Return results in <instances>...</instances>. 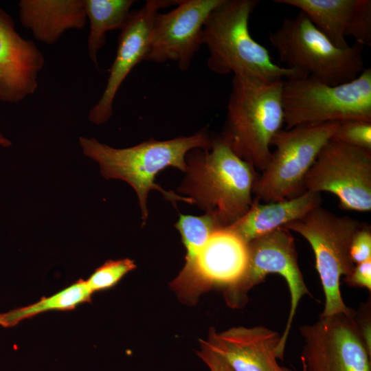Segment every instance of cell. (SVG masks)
Masks as SVG:
<instances>
[{
  "instance_id": "obj_1",
  "label": "cell",
  "mask_w": 371,
  "mask_h": 371,
  "mask_svg": "<svg viewBox=\"0 0 371 371\" xmlns=\"http://www.w3.org/2000/svg\"><path fill=\"white\" fill-rule=\"evenodd\" d=\"M212 137L207 129L189 136H181L167 140L150 138L133 146L115 148L98 139L79 137L83 154L95 161L100 173L106 179H119L129 184L137 194L141 211L142 225L148 218L147 205L150 191H159L166 199L176 205L190 201L172 191H167L155 182V176L168 167L185 172L187 168L186 156L194 149L208 150Z\"/></svg>"
},
{
  "instance_id": "obj_6",
  "label": "cell",
  "mask_w": 371,
  "mask_h": 371,
  "mask_svg": "<svg viewBox=\"0 0 371 371\" xmlns=\"http://www.w3.org/2000/svg\"><path fill=\"white\" fill-rule=\"evenodd\" d=\"M282 100L287 129L350 120L371 122V69L336 85L310 76L286 79Z\"/></svg>"
},
{
  "instance_id": "obj_15",
  "label": "cell",
  "mask_w": 371,
  "mask_h": 371,
  "mask_svg": "<svg viewBox=\"0 0 371 371\" xmlns=\"http://www.w3.org/2000/svg\"><path fill=\"white\" fill-rule=\"evenodd\" d=\"M44 65L41 51L17 32L12 17L0 7V100L18 103L34 94Z\"/></svg>"
},
{
  "instance_id": "obj_19",
  "label": "cell",
  "mask_w": 371,
  "mask_h": 371,
  "mask_svg": "<svg viewBox=\"0 0 371 371\" xmlns=\"http://www.w3.org/2000/svg\"><path fill=\"white\" fill-rule=\"evenodd\" d=\"M273 2L299 8L337 47L349 46L346 39V31L356 0H274Z\"/></svg>"
},
{
  "instance_id": "obj_26",
  "label": "cell",
  "mask_w": 371,
  "mask_h": 371,
  "mask_svg": "<svg viewBox=\"0 0 371 371\" xmlns=\"http://www.w3.org/2000/svg\"><path fill=\"white\" fill-rule=\"evenodd\" d=\"M350 255L355 265L371 260V229L362 224L355 233L350 247Z\"/></svg>"
},
{
  "instance_id": "obj_17",
  "label": "cell",
  "mask_w": 371,
  "mask_h": 371,
  "mask_svg": "<svg viewBox=\"0 0 371 371\" xmlns=\"http://www.w3.org/2000/svg\"><path fill=\"white\" fill-rule=\"evenodd\" d=\"M18 6L22 25L47 45L67 30H82L87 22L83 0H21Z\"/></svg>"
},
{
  "instance_id": "obj_14",
  "label": "cell",
  "mask_w": 371,
  "mask_h": 371,
  "mask_svg": "<svg viewBox=\"0 0 371 371\" xmlns=\"http://www.w3.org/2000/svg\"><path fill=\"white\" fill-rule=\"evenodd\" d=\"M179 2L180 0H148L142 7L131 12L120 30L116 55L105 88L89 112L91 122L104 124L113 115L114 100L122 84L132 69L145 60L153 24L159 10L177 5Z\"/></svg>"
},
{
  "instance_id": "obj_11",
  "label": "cell",
  "mask_w": 371,
  "mask_h": 371,
  "mask_svg": "<svg viewBox=\"0 0 371 371\" xmlns=\"http://www.w3.org/2000/svg\"><path fill=\"white\" fill-rule=\"evenodd\" d=\"M303 371H371L370 352L354 312L319 316L300 327Z\"/></svg>"
},
{
  "instance_id": "obj_18",
  "label": "cell",
  "mask_w": 371,
  "mask_h": 371,
  "mask_svg": "<svg viewBox=\"0 0 371 371\" xmlns=\"http://www.w3.org/2000/svg\"><path fill=\"white\" fill-rule=\"evenodd\" d=\"M320 203V194L307 190L281 201L260 203L254 199L249 210L236 222L225 228L247 245L256 238L302 218Z\"/></svg>"
},
{
  "instance_id": "obj_31",
  "label": "cell",
  "mask_w": 371,
  "mask_h": 371,
  "mask_svg": "<svg viewBox=\"0 0 371 371\" xmlns=\"http://www.w3.org/2000/svg\"><path fill=\"white\" fill-rule=\"evenodd\" d=\"M303 371V370H302Z\"/></svg>"
},
{
  "instance_id": "obj_25",
  "label": "cell",
  "mask_w": 371,
  "mask_h": 371,
  "mask_svg": "<svg viewBox=\"0 0 371 371\" xmlns=\"http://www.w3.org/2000/svg\"><path fill=\"white\" fill-rule=\"evenodd\" d=\"M361 46H371V1L356 0L355 8L346 31Z\"/></svg>"
},
{
  "instance_id": "obj_29",
  "label": "cell",
  "mask_w": 371,
  "mask_h": 371,
  "mask_svg": "<svg viewBox=\"0 0 371 371\" xmlns=\"http://www.w3.org/2000/svg\"><path fill=\"white\" fill-rule=\"evenodd\" d=\"M12 144V142L10 139L6 138L1 132H0V146L2 147H9Z\"/></svg>"
},
{
  "instance_id": "obj_24",
  "label": "cell",
  "mask_w": 371,
  "mask_h": 371,
  "mask_svg": "<svg viewBox=\"0 0 371 371\" xmlns=\"http://www.w3.org/2000/svg\"><path fill=\"white\" fill-rule=\"evenodd\" d=\"M331 139L371 151V122L350 120L339 122Z\"/></svg>"
},
{
  "instance_id": "obj_30",
  "label": "cell",
  "mask_w": 371,
  "mask_h": 371,
  "mask_svg": "<svg viewBox=\"0 0 371 371\" xmlns=\"http://www.w3.org/2000/svg\"><path fill=\"white\" fill-rule=\"evenodd\" d=\"M286 371H292V370H291L290 369H287V370H286Z\"/></svg>"
},
{
  "instance_id": "obj_22",
  "label": "cell",
  "mask_w": 371,
  "mask_h": 371,
  "mask_svg": "<svg viewBox=\"0 0 371 371\" xmlns=\"http://www.w3.org/2000/svg\"><path fill=\"white\" fill-rule=\"evenodd\" d=\"M175 228L179 231L186 254L185 265L190 264L210 236L216 230L222 229L212 216L179 214Z\"/></svg>"
},
{
  "instance_id": "obj_16",
  "label": "cell",
  "mask_w": 371,
  "mask_h": 371,
  "mask_svg": "<svg viewBox=\"0 0 371 371\" xmlns=\"http://www.w3.org/2000/svg\"><path fill=\"white\" fill-rule=\"evenodd\" d=\"M280 335L263 326L211 329L202 341L223 357L234 371H286L278 363Z\"/></svg>"
},
{
  "instance_id": "obj_9",
  "label": "cell",
  "mask_w": 371,
  "mask_h": 371,
  "mask_svg": "<svg viewBox=\"0 0 371 371\" xmlns=\"http://www.w3.org/2000/svg\"><path fill=\"white\" fill-rule=\"evenodd\" d=\"M247 249L245 273L238 282L226 288L225 297L231 307H241L247 301L248 292L268 274L277 273L284 278L289 289L291 305L277 350L278 358L282 359L299 302L304 295H311L299 267L294 238L290 230L281 227L250 241Z\"/></svg>"
},
{
  "instance_id": "obj_8",
  "label": "cell",
  "mask_w": 371,
  "mask_h": 371,
  "mask_svg": "<svg viewBox=\"0 0 371 371\" xmlns=\"http://www.w3.org/2000/svg\"><path fill=\"white\" fill-rule=\"evenodd\" d=\"M339 122L300 126L280 130L271 141L265 168L254 187V199L277 202L297 196L305 190L304 179L323 147L330 141Z\"/></svg>"
},
{
  "instance_id": "obj_3",
  "label": "cell",
  "mask_w": 371,
  "mask_h": 371,
  "mask_svg": "<svg viewBox=\"0 0 371 371\" xmlns=\"http://www.w3.org/2000/svg\"><path fill=\"white\" fill-rule=\"evenodd\" d=\"M258 0H222L211 12L202 32L207 47V65L220 75L233 74L265 82L305 77L299 71L281 67L271 59L267 49L251 36L249 18Z\"/></svg>"
},
{
  "instance_id": "obj_28",
  "label": "cell",
  "mask_w": 371,
  "mask_h": 371,
  "mask_svg": "<svg viewBox=\"0 0 371 371\" xmlns=\"http://www.w3.org/2000/svg\"><path fill=\"white\" fill-rule=\"evenodd\" d=\"M197 355L208 366L210 371H234L221 355L207 346L202 340Z\"/></svg>"
},
{
  "instance_id": "obj_13",
  "label": "cell",
  "mask_w": 371,
  "mask_h": 371,
  "mask_svg": "<svg viewBox=\"0 0 371 371\" xmlns=\"http://www.w3.org/2000/svg\"><path fill=\"white\" fill-rule=\"evenodd\" d=\"M222 0H180L166 13H158L153 24L145 60L175 61L187 70L202 45L203 25Z\"/></svg>"
},
{
  "instance_id": "obj_2",
  "label": "cell",
  "mask_w": 371,
  "mask_h": 371,
  "mask_svg": "<svg viewBox=\"0 0 371 371\" xmlns=\"http://www.w3.org/2000/svg\"><path fill=\"white\" fill-rule=\"evenodd\" d=\"M186 162L178 193L215 218L221 228L232 225L249 210L258 174L218 136L212 137L210 149L188 153Z\"/></svg>"
},
{
  "instance_id": "obj_27",
  "label": "cell",
  "mask_w": 371,
  "mask_h": 371,
  "mask_svg": "<svg viewBox=\"0 0 371 371\" xmlns=\"http://www.w3.org/2000/svg\"><path fill=\"white\" fill-rule=\"evenodd\" d=\"M350 286L371 290V260L355 265L350 274L344 278Z\"/></svg>"
},
{
  "instance_id": "obj_12",
  "label": "cell",
  "mask_w": 371,
  "mask_h": 371,
  "mask_svg": "<svg viewBox=\"0 0 371 371\" xmlns=\"http://www.w3.org/2000/svg\"><path fill=\"white\" fill-rule=\"evenodd\" d=\"M247 245L226 228L215 231L194 259L184 265L171 286L186 302L216 286L229 287L247 267Z\"/></svg>"
},
{
  "instance_id": "obj_5",
  "label": "cell",
  "mask_w": 371,
  "mask_h": 371,
  "mask_svg": "<svg viewBox=\"0 0 371 371\" xmlns=\"http://www.w3.org/2000/svg\"><path fill=\"white\" fill-rule=\"evenodd\" d=\"M269 39L288 68L336 85L355 79L364 69L363 47H337L302 12L284 19Z\"/></svg>"
},
{
  "instance_id": "obj_20",
  "label": "cell",
  "mask_w": 371,
  "mask_h": 371,
  "mask_svg": "<svg viewBox=\"0 0 371 371\" xmlns=\"http://www.w3.org/2000/svg\"><path fill=\"white\" fill-rule=\"evenodd\" d=\"M89 32L88 56L98 68V53L104 46L108 32L121 30L131 14L133 0H83Z\"/></svg>"
},
{
  "instance_id": "obj_23",
  "label": "cell",
  "mask_w": 371,
  "mask_h": 371,
  "mask_svg": "<svg viewBox=\"0 0 371 371\" xmlns=\"http://www.w3.org/2000/svg\"><path fill=\"white\" fill-rule=\"evenodd\" d=\"M135 268V262L130 258L109 260L98 267L85 281L93 293L113 286Z\"/></svg>"
},
{
  "instance_id": "obj_10",
  "label": "cell",
  "mask_w": 371,
  "mask_h": 371,
  "mask_svg": "<svg viewBox=\"0 0 371 371\" xmlns=\"http://www.w3.org/2000/svg\"><path fill=\"white\" fill-rule=\"evenodd\" d=\"M304 189L335 194L344 210L370 212L371 151L330 139L307 172Z\"/></svg>"
},
{
  "instance_id": "obj_7",
  "label": "cell",
  "mask_w": 371,
  "mask_h": 371,
  "mask_svg": "<svg viewBox=\"0 0 371 371\" xmlns=\"http://www.w3.org/2000/svg\"><path fill=\"white\" fill-rule=\"evenodd\" d=\"M362 224L352 217L335 215L319 205L302 218L284 226L304 237L314 252L325 297L322 316L353 312L344 302L340 284L341 278L348 276L355 265L350 258V247Z\"/></svg>"
},
{
  "instance_id": "obj_4",
  "label": "cell",
  "mask_w": 371,
  "mask_h": 371,
  "mask_svg": "<svg viewBox=\"0 0 371 371\" xmlns=\"http://www.w3.org/2000/svg\"><path fill=\"white\" fill-rule=\"evenodd\" d=\"M282 81L233 75L222 132L218 137L240 159L262 172L271 141L284 124Z\"/></svg>"
},
{
  "instance_id": "obj_21",
  "label": "cell",
  "mask_w": 371,
  "mask_h": 371,
  "mask_svg": "<svg viewBox=\"0 0 371 371\" xmlns=\"http://www.w3.org/2000/svg\"><path fill=\"white\" fill-rule=\"evenodd\" d=\"M92 294L85 280L79 279L49 297H43L30 305L0 313V326L11 328L45 311L73 310L80 304L90 302Z\"/></svg>"
}]
</instances>
